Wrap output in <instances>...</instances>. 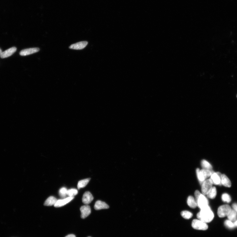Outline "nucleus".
Wrapping results in <instances>:
<instances>
[{"mask_svg":"<svg viewBox=\"0 0 237 237\" xmlns=\"http://www.w3.org/2000/svg\"><path fill=\"white\" fill-rule=\"evenodd\" d=\"M40 51L39 48H29L23 50L20 53L21 56H25L32 54L38 52Z\"/></svg>","mask_w":237,"mask_h":237,"instance_id":"obj_11","label":"nucleus"},{"mask_svg":"<svg viewBox=\"0 0 237 237\" xmlns=\"http://www.w3.org/2000/svg\"><path fill=\"white\" fill-rule=\"evenodd\" d=\"M233 210L235 211L237 213V204L234 203L232 205Z\"/></svg>","mask_w":237,"mask_h":237,"instance_id":"obj_28","label":"nucleus"},{"mask_svg":"<svg viewBox=\"0 0 237 237\" xmlns=\"http://www.w3.org/2000/svg\"><path fill=\"white\" fill-rule=\"evenodd\" d=\"M68 190L66 188L63 187L59 190V195L62 198H65L66 197Z\"/></svg>","mask_w":237,"mask_h":237,"instance_id":"obj_24","label":"nucleus"},{"mask_svg":"<svg viewBox=\"0 0 237 237\" xmlns=\"http://www.w3.org/2000/svg\"><path fill=\"white\" fill-rule=\"evenodd\" d=\"M181 215L184 218L187 219H191L193 216V214L191 212L187 211H182Z\"/></svg>","mask_w":237,"mask_h":237,"instance_id":"obj_22","label":"nucleus"},{"mask_svg":"<svg viewBox=\"0 0 237 237\" xmlns=\"http://www.w3.org/2000/svg\"><path fill=\"white\" fill-rule=\"evenodd\" d=\"M198 219L205 223H208L213 220L214 217L213 212L209 206L200 210L197 215Z\"/></svg>","mask_w":237,"mask_h":237,"instance_id":"obj_1","label":"nucleus"},{"mask_svg":"<svg viewBox=\"0 0 237 237\" xmlns=\"http://www.w3.org/2000/svg\"><path fill=\"white\" fill-rule=\"evenodd\" d=\"M213 173V171L211 170L203 169L200 170L199 168H197L196 170V175L199 182L201 185L205 180L208 179V178L211 177Z\"/></svg>","mask_w":237,"mask_h":237,"instance_id":"obj_2","label":"nucleus"},{"mask_svg":"<svg viewBox=\"0 0 237 237\" xmlns=\"http://www.w3.org/2000/svg\"></svg>","mask_w":237,"mask_h":237,"instance_id":"obj_32","label":"nucleus"},{"mask_svg":"<svg viewBox=\"0 0 237 237\" xmlns=\"http://www.w3.org/2000/svg\"><path fill=\"white\" fill-rule=\"evenodd\" d=\"M231 210V208L229 205H221L218 209V216L220 218H223L227 216Z\"/></svg>","mask_w":237,"mask_h":237,"instance_id":"obj_5","label":"nucleus"},{"mask_svg":"<svg viewBox=\"0 0 237 237\" xmlns=\"http://www.w3.org/2000/svg\"><path fill=\"white\" fill-rule=\"evenodd\" d=\"M90 179V178H88L79 181L77 184L78 189H79L81 188H85L88 184Z\"/></svg>","mask_w":237,"mask_h":237,"instance_id":"obj_20","label":"nucleus"},{"mask_svg":"<svg viewBox=\"0 0 237 237\" xmlns=\"http://www.w3.org/2000/svg\"><path fill=\"white\" fill-rule=\"evenodd\" d=\"M195 200L197 202V207L200 210L209 205V202L207 198L202 193Z\"/></svg>","mask_w":237,"mask_h":237,"instance_id":"obj_6","label":"nucleus"},{"mask_svg":"<svg viewBox=\"0 0 237 237\" xmlns=\"http://www.w3.org/2000/svg\"><path fill=\"white\" fill-rule=\"evenodd\" d=\"M201 164L202 169L211 170L213 169L211 165L208 161L205 160H202Z\"/></svg>","mask_w":237,"mask_h":237,"instance_id":"obj_18","label":"nucleus"},{"mask_svg":"<svg viewBox=\"0 0 237 237\" xmlns=\"http://www.w3.org/2000/svg\"><path fill=\"white\" fill-rule=\"evenodd\" d=\"M222 199L223 202H227V203H229L231 201L230 196L227 193H224L222 195Z\"/></svg>","mask_w":237,"mask_h":237,"instance_id":"obj_25","label":"nucleus"},{"mask_svg":"<svg viewBox=\"0 0 237 237\" xmlns=\"http://www.w3.org/2000/svg\"><path fill=\"white\" fill-rule=\"evenodd\" d=\"M234 224L235 227L237 226V220L235 221V222L234 223Z\"/></svg>","mask_w":237,"mask_h":237,"instance_id":"obj_30","label":"nucleus"},{"mask_svg":"<svg viewBox=\"0 0 237 237\" xmlns=\"http://www.w3.org/2000/svg\"><path fill=\"white\" fill-rule=\"evenodd\" d=\"M2 51L1 50V49H0V55H1V53H2Z\"/></svg>","mask_w":237,"mask_h":237,"instance_id":"obj_31","label":"nucleus"},{"mask_svg":"<svg viewBox=\"0 0 237 237\" xmlns=\"http://www.w3.org/2000/svg\"><path fill=\"white\" fill-rule=\"evenodd\" d=\"M222 175L219 172H213L211 176L210 179L213 182V184L215 185H220L221 181V176Z\"/></svg>","mask_w":237,"mask_h":237,"instance_id":"obj_8","label":"nucleus"},{"mask_svg":"<svg viewBox=\"0 0 237 237\" xmlns=\"http://www.w3.org/2000/svg\"><path fill=\"white\" fill-rule=\"evenodd\" d=\"M57 199L54 197L51 196L47 199L44 202V205L47 206H50L53 205H54L56 202L57 201Z\"/></svg>","mask_w":237,"mask_h":237,"instance_id":"obj_17","label":"nucleus"},{"mask_svg":"<svg viewBox=\"0 0 237 237\" xmlns=\"http://www.w3.org/2000/svg\"><path fill=\"white\" fill-rule=\"evenodd\" d=\"M227 216L229 220L232 222H234L236 221L237 219V213L233 209H232Z\"/></svg>","mask_w":237,"mask_h":237,"instance_id":"obj_19","label":"nucleus"},{"mask_svg":"<svg viewBox=\"0 0 237 237\" xmlns=\"http://www.w3.org/2000/svg\"><path fill=\"white\" fill-rule=\"evenodd\" d=\"M65 237H76V236L73 234H70L67 235Z\"/></svg>","mask_w":237,"mask_h":237,"instance_id":"obj_29","label":"nucleus"},{"mask_svg":"<svg viewBox=\"0 0 237 237\" xmlns=\"http://www.w3.org/2000/svg\"><path fill=\"white\" fill-rule=\"evenodd\" d=\"M187 204L190 208H195L197 207L195 198L192 196H188L187 199Z\"/></svg>","mask_w":237,"mask_h":237,"instance_id":"obj_16","label":"nucleus"},{"mask_svg":"<svg viewBox=\"0 0 237 237\" xmlns=\"http://www.w3.org/2000/svg\"><path fill=\"white\" fill-rule=\"evenodd\" d=\"M93 199V197L91 193L89 191H87L83 195L82 201L84 204L87 205L91 203Z\"/></svg>","mask_w":237,"mask_h":237,"instance_id":"obj_10","label":"nucleus"},{"mask_svg":"<svg viewBox=\"0 0 237 237\" xmlns=\"http://www.w3.org/2000/svg\"><path fill=\"white\" fill-rule=\"evenodd\" d=\"M224 224V225L229 228H233L235 227L234 224L229 220H226Z\"/></svg>","mask_w":237,"mask_h":237,"instance_id":"obj_26","label":"nucleus"},{"mask_svg":"<svg viewBox=\"0 0 237 237\" xmlns=\"http://www.w3.org/2000/svg\"><path fill=\"white\" fill-rule=\"evenodd\" d=\"M216 187L213 186L211 191L208 193L207 195L208 198L211 199H214L216 197Z\"/></svg>","mask_w":237,"mask_h":237,"instance_id":"obj_21","label":"nucleus"},{"mask_svg":"<svg viewBox=\"0 0 237 237\" xmlns=\"http://www.w3.org/2000/svg\"><path fill=\"white\" fill-rule=\"evenodd\" d=\"M78 191L76 189L71 188L68 190L67 195L70 197H74L77 194Z\"/></svg>","mask_w":237,"mask_h":237,"instance_id":"obj_23","label":"nucleus"},{"mask_svg":"<svg viewBox=\"0 0 237 237\" xmlns=\"http://www.w3.org/2000/svg\"><path fill=\"white\" fill-rule=\"evenodd\" d=\"M74 198V197H68L64 199H59L54 205V206L56 208H59L71 202Z\"/></svg>","mask_w":237,"mask_h":237,"instance_id":"obj_9","label":"nucleus"},{"mask_svg":"<svg viewBox=\"0 0 237 237\" xmlns=\"http://www.w3.org/2000/svg\"><path fill=\"white\" fill-rule=\"evenodd\" d=\"M88 42L87 41H82L78 42L74 44L71 45L69 48L76 50L82 49L85 48L88 44Z\"/></svg>","mask_w":237,"mask_h":237,"instance_id":"obj_12","label":"nucleus"},{"mask_svg":"<svg viewBox=\"0 0 237 237\" xmlns=\"http://www.w3.org/2000/svg\"><path fill=\"white\" fill-rule=\"evenodd\" d=\"M221 184L224 186L230 188L231 186V183L225 174H222L221 176Z\"/></svg>","mask_w":237,"mask_h":237,"instance_id":"obj_15","label":"nucleus"},{"mask_svg":"<svg viewBox=\"0 0 237 237\" xmlns=\"http://www.w3.org/2000/svg\"><path fill=\"white\" fill-rule=\"evenodd\" d=\"M81 212V217L82 219H85L88 217L91 213V209L89 205H83L80 208Z\"/></svg>","mask_w":237,"mask_h":237,"instance_id":"obj_7","label":"nucleus"},{"mask_svg":"<svg viewBox=\"0 0 237 237\" xmlns=\"http://www.w3.org/2000/svg\"><path fill=\"white\" fill-rule=\"evenodd\" d=\"M213 183L210 178L205 180L201 185L202 194L207 195L213 188Z\"/></svg>","mask_w":237,"mask_h":237,"instance_id":"obj_3","label":"nucleus"},{"mask_svg":"<svg viewBox=\"0 0 237 237\" xmlns=\"http://www.w3.org/2000/svg\"><path fill=\"white\" fill-rule=\"evenodd\" d=\"M192 226L193 229L199 230H205L208 228L207 223L198 219L193 220Z\"/></svg>","mask_w":237,"mask_h":237,"instance_id":"obj_4","label":"nucleus"},{"mask_svg":"<svg viewBox=\"0 0 237 237\" xmlns=\"http://www.w3.org/2000/svg\"><path fill=\"white\" fill-rule=\"evenodd\" d=\"M201 194V193L198 191V190H196L195 192V199H197Z\"/></svg>","mask_w":237,"mask_h":237,"instance_id":"obj_27","label":"nucleus"},{"mask_svg":"<svg viewBox=\"0 0 237 237\" xmlns=\"http://www.w3.org/2000/svg\"><path fill=\"white\" fill-rule=\"evenodd\" d=\"M17 51V48L15 47L9 49L7 50L2 52L1 54L0 55L2 58H6L11 56Z\"/></svg>","mask_w":237,"mask_h":237,"instance_id":"obj_13","label":"nucleus"},{"mask_svg":"<svg viewBox=\"0 0 237 237\" xmlns=\"http://www.w3.org/2000/svg\"><path fill=\"white\" fill-rule=\"evenodd\" d=\"M110 208L109 206L104 202L97 201L96 202L94 205L95 209L99 210L102 209H107Z\"/></svg>","mask_w":237,"mask_h":237,"instance_id":"obj_14","label":"nucleus"},{"mask_svg":"<svg viewBox=\"0 0 237 237\" xmlns=\"http://www.w3.org/2000/svg\"></svg>","mask_w":237,"mask_h":237,"instance_id":"obj_33","label":"nucleus"}]
</instances>
